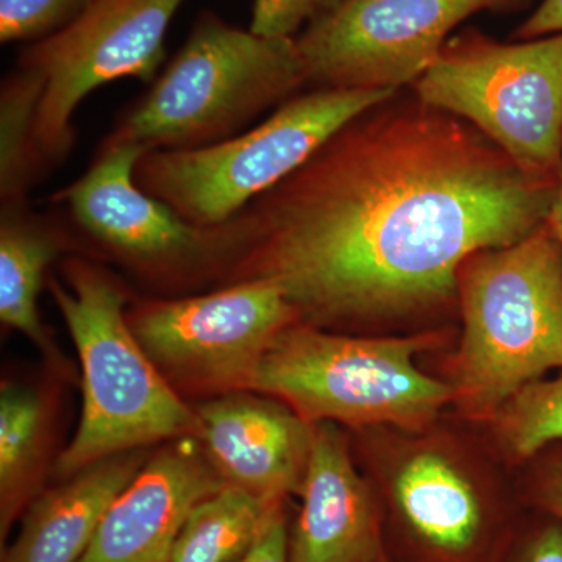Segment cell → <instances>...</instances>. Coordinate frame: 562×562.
Here are the masks:
<instances>
[{
    "label": "cell",
    "mask_w": 562,
    "mask_h": 562,
    "mask_svg": "<svg viewBox=\"0 0 562 562\" xmlns=\"http://www.w3.org/2000/svg\"><path fill=\"white\" fill-rule=\"evenodd\" d=\"M435 339L355 338L295 322L262 355L249 391L284 401L310 424L420 428L454 397L453 386L417 368Z\"/></svg>",
    "instance_id": "cell-5"
},
{
    "label": "cell",
    "mask_w": 562,
    "mask_h": 562,
    "mask_svg": "<svg viewBox=\"0 0 562 562\" xmlns=\"http://www.w3.org/2000/svg\"><path fill=\"white\" fill-rule=\"evenodd\" d=\"M395 92L303 91L233 138L201 149L147 150L136 183L191 224L221 227L297 171L344 124Z\"/></svg>",
    "instance_id": "cell-6"
},
{
    "label": "cell",
    "mask_w": 562,
    "mask_h": 562,
    "mask_svg": "<svg viewBox=\"0 0 562 562\" xmlns=\"http://www.w3.org/2000/svg\"><path fill=\"white\" fill-rule=\"evenodd\" d=\"M409 90L469 122L528 172L560 179L562 33L503 43L464 29Z\"/></svg>",
    "instance_id": "cell-7"
},
{
    "label": "cell",
    "mask_w": 562,
    "mask_h": 562,
    "mask_svg": "<svg viewBox=\"0 0 562 562\" xmlns=\"http://www.w3.org/2000/svg\"><path fill=\"white\" fill-rule=\"evenodd\" d=\"M503 439L517 457H531L562 439V369L552 380L528 384L497 414Z\"/></svg>",
    "instance_id": "cell-21"
},
{
    "label": "cell",
    "mask_w": 562,
    "mask_h": 562,
    "mask_svg": "<svg viewBox=\"0 0 562 562\" xmlns=\"http://www.w3.org/2000/svg\"><path fill=\"white\" fill-rule=\"evenodd\" d=\"M239 562H291L290 528L283 503L273 508L257 541Z\"/></svg>",
    "instance_id": "cell-24"
},
{
    "label": "cell",
    "mask_w": 562,
    "mask_h": 562,
    "mask_svg": "<svg viewBox=\"0 0 562 562\" xmlns=\"http://www.w3.org/2000/svg\"><path fill=\"white\" fill-rule=\"evenodd\" d=\"M283 502H268L225 486L192 508L169 562H239Z\"/></svg>",
    "instance_id": "cell-18"
},
{
    "label": "cell",
    "mask_w": 562,
    "mask_h": 562,
    "mask_svg": "<svg viewBox=\"0 0 562 562\" xmlns=\"http://www.w3.org/2000/svg\"><path fill=\"white\" fill-rule=\"evenodd\" d=\"M302 506L290 531L291 562H379L383 519L333 422L314 424Z\"/></svg>",
    "instance_id": "cell-14"
},
{
    "label": "cell",
    "mask_w": 562,
    "mask_h": 562,
    "mask_svg": "<svg viewBox=\"0 0 562 562\" xmlns=\"http://www.w3.org/2000/svg\"><path fill=\"white\" fill-rule=\"evenodd\" d=\"M46 406L38 392L20 384L0 391V535L31 505L44 454Z\"/></svg>",
    "instance_id": "cell-19"
},
{
    "label": "cell",
    "mask_w": 562,
    "mask_h": 562,
    "mask_svg": "<svg viewBox=\"0 0 562 562\" xmlns=\"http://www.w3.org/2000/svg\"><path fill=\"white\" fill-rule=\"evenodd\" d=\"M306 88L295 38H269L203 11L190 36L122 113L101 146L191 150L246 132L265 111Z\"/></svg>",
    "instance_id": "cell-3"
},
{
    "label": "cell",
    "mask_w": 562,
    "mask_h": 562,
    "mask_svg": "<svg viewBox=\"0 0 562 562\" xmlns=\"http://www.w3.org/2000/svg\"><path fill=\"white\" fill-rule=\"evenodd\" d=\"M458 305L464 330L453 401L472 417L497 416L528 384L562 369V250L547 221L465 260Z\"/></svg>",
    "instance_id": "cell-4"
},
{
    "label": "cell",
    "mask_w": 562,
    "mask_h": 562,
    "mask_svg": "<svg viewBox=\"0 0 562 562\" xmlns=\"http://www.w3.org/2000/svg\"><path fill=\"white\" fill-rule=\"evenodd\" d=\"M528 5L530 0H342L295 36L306 90L412 88L462 22Z\"/></svg>",
    "instance_id": "cell-9"
},
{
    "label": "cell",
    "mask_w": 562,
    "mask_h": 562,
    "mask_svg": "<svg viewBox=\"0 0 562 562\" xmlns=\"http://www.w3.org/2000/svg\"><path fill=\"white\" fill-rule=\"evenodd\" d=\"M146 151L135 144L99 147L88 171L52 201L83 235L147 279L206 277L222 284L235 250V222L199 227L144 191L135 169Z\"/></svg>",
    "instance_id": "cell-10"
},
{
    "label": "cell",
    "mask_w": 562,
    "mask_h": 562,
    "mask_svg": "<svg viewBox=\"0 0 562 562\" xmlns=\"http://www.w3.org/2000/svg\"><path fill=\"white\" fill-rule=\"evenodd\" d=\"M395 512L420 552L439 562H468L486 538V512L472 484L438 453L406 461L394 483Z\"/></svg>",
    "instance_id": "cell-16"
},
{
    "label": "cell",
    "mask_w": 562,
    "mask_h": 562,
    "mask_svg": "<svg viewBox=\"0 0 562 562\" xmlns=\"http://www.w3.org/2000/svg\"><path fill=\"white\" fill-rule=\"evenodd\" d=\"M557 187L469 122L397 91L235 217L221 286L269 281L319 328L435 312L458 303L472 255L541 227Z\"/></svg>",
    "instance_id": "cell-1"
},
{
    "label": "cell",
    "mask_w": 562,
    "mask_h": 562,
    "mask_svg": "<svg viewBox=\"0 0 562 562\" xmlns=\"http://www.w3.org/2000/svg\"><path fill=\"white\" fill-rule=\"evenodd\" d=\"M49 290L81 364L83 406L72 442L55 464L61 479L114 454L168 439L198 438L201 424L132 330L127 292L85 257H70Z\"/></svg>",
    "instance_id": "cell-2"
},
{
    "label": "cell",
    "mask_w": 562,
    "mask_h": 562,
    "mask_svg": "<svg viewBox=\"0 0 562 562\" xmlns=\"http://www.w3.org/2000/svg\"><path fill=\"white\" fill-rule=\"evenodd\" d=\"M136 338L166 379L192 390H249L277 336L299 322L283 292L265 280L224 284L127 312Z\"/></svg>",
    "instance_id": "cell-11"
},
{
    "label": "cell",
    "mask_w": 562,
    "mask_h": 562,
    "mask_svg": "<svg viewBox=\"0 0 562 562\" xmlns=\"http://www.w3.org/2000/svg\"><path fill=\"white\" fill-rule=\"evenodd\" d=\"M514 562H562V524H550L532 532Z\"/></svg>",
    "instance_id": "cell-26"
},
{
    "label": "cell",
    "mask_w": 562,
    "mask_h": 562,
    "mask_svg": "<svg viewBox=\"0 0 562 562\" xmlns=\"http://www.w3.org/2000/svg\"><path fill=\"white\" fill-rule=\"evenodd\" d=\"M184 2L95 0L68 27L24 47L16 68L43 83L35 140L49 171L74 149V114L92 91L121 79L154 83L166 58V35Z\"/></svg>",
    "instance_id": "cell-8"
},
{
    "label": "cell",
    "mask_w": 562,
    "mask_h": 562,
    "mask_svg": "<svg viewBox=\"0 0 562 562\" xmlns=\"http://www.w3.org/2000/svg\"><path fill=\"white\" fill-rule=\"evenodd\" d=\"M43 83L31 70L16 68L0 88V202L29 201L49 169L35 140L36 111Z\"/></svg>",
    "instance_id": "cell-20"
},
{
    "label": "cell",
    "mask_w": 562,
    "mask_h": 562,
    "mask_svg": "<svg viewBox=\"0 0 562 562\" xmlns=\"http://www.w3.org/2000/svg\"><path fill=\"white\" fill-rule=\"evenodd\" d=\"M195 413L203 453L227 486L268 502L301 494L314 424L291 406L243 391L203 403Z\"/></svg>",
    "instance_id": "cell-12"
},
{
    "label": "cell",
    "mask_w": 562,
    "mask_h": 562,
    "mask_svg": "<svg viewBox=\"0 0 562 562\" xmlns=\"http://www.w3.org/2000/svg\"><path fill=\"white\" fill-rule=\"evenodd\" d=\"M558 33H562V0H542L530 16L513 32V40H538Z\"/></svg>",
    "instance_id": "cell-25"
},
{
    "label": "cell",
    "mask_w": 562,
    "mask_h": 562,
    "mask_svg": "<svg viewBox=\"0 0 562 562\" xmlns=\"http://www.w3.org/2000/svg\"><path fill=\"white\" fill-rule=\"evenodd\" d=\"M542 505L562 524V462L554 465L547 476L541 491Z\"/></svg>",
    "instance_id": "cell-27"
},
{
    "label": "cell",
    "mask_w": 562,
    "mask_h": 562,
    "mask_svg": "<svg viewBox=\"0 0 562 562\" xmlns=\"http://www.w3.org/2000/svg\"><path fill=\"white\" fill-rule=\"evenodd\" d=\"M68 247L55 216L33 210L31 202H2L0 209V319L41 350L52 342L41 322L38 299L47 268Z\"/></svg>",
    "instance_id": "cell-17"
},
{
    "label": "cell",
    "mask_w": 562,
    "mask_h": 562,
    "mask_svg": "<svg viewBox=\"0 0 562 562\" xmlns=\"http://www.w3.org/2000/svg\"><path fill=\"white\" fill-rule=\"evenodd\" d=\"M379 562H391L390 560H387L386 557H383L382 560H380Z\"/></svg>",
    "instance_id": "cell-29"
},
{
    "label": "cell",
    "mask_w": 562,
    "mask_h": 562,
    "mask_svg": "<svg viewBox=\"0 0 562 562\" xmlns=\"http://www.w3.org/2000/svg\"><path fill=\"white\" fill-rule=\"evenodd\" d=\"M225 486L198 438L177 439L114 498L80 562H169L192 508Z\"/></svg>",
    "instance_id": "cell-13"
},
{
    "label": "cell",
    "mask_w": 562,
    "mask_h": 562,
    "mask_svg": "<svg viewBox=\"0 0 562 562\" xmlns=\"http://www.w3.org/2000/svg\"><path fill=\"white\" fill-rule=\"evenodd\" d=\"M547 224L552 228L554 238L560 243L562 250V168L560 179H558V187L557 192H554L552 206H550L549 216H547Z\"/></svg>",
    "instance_id": "cell-28"
},
{
    "label": "cell",
    "mask_w": 562,
    "mask_h": 562,
    "mask_svg": "<svg viewBox=\"0 0 562 562\" xmlns=\"http://www.w3.org/2000/svg\"><path fill=\"white\" fill-rule=\"evenodd\" d=\"M144 465V454H114L69 476L27 506L3 562H80L106 509Z\"/></svg>",
    "instance_id": "cell-15"
},
{
    "label": "cell",
    "mask_w": 562,
    "mask_h": 562,
    "mask_svg": "<svg viewBox=\"0 0 562 562\" xmlns=\"http://www.w3.org/2000/svg\"><path fill=\"white\" fill-rule=\"evenodd\" d=\"M95 0H0L2 44H32L68 27Z\"/></svg>",
    "instance_id": "cell-22"
},
{
    "label": "cell",
    "mask_w": 562,
    "mask_h": 562,
    "mask_svg": "<svg viewBox=\"0 0 562 562\" xmlns=\"http://www.w3.org/2000/svg\"><path fill=\"white\" fill-rule=\"evenodd\" d=\"M342 0H254L250 31L269 38H295Z\"/></svg>",
    "instance_id": "cell-23"
}]
</instances>
